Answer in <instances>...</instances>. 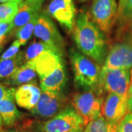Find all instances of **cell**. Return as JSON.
Masks as SVG:
<instances>
[{"label":"cell","instance_id":"obj_1","mask_svg":"<svg viewBox=\"0 0 132 132\" xmlns=\"http://www.w3.org/2000/svg\"><path fill=\"white\" fill-rule=\"evenodd\" d=\"M72 37L76 46L83 54L99 65H104L108 52L106 39L103 32L85 11H81L78 14Z\"/></svg>","mask_w":132,"mask_h":132},{"label":"cell","instance_id":"obj_2","mask_svg":"<svg viewBox=\"0 0 132 132\" xmlns=\"http://www.w3.org/2000/svg\"><path fill=\"white\" fill-rule=\"evenodd\" d=\"M62 57L55 51H48L32 60L42 92H62L64 89L67 79Z\"/></svg>","mask_w":132,"mask_h":132},{"label":"cell","instance_id":"obj_3","mask_svg":"<svg viewBox=\"0 0 132 132\" xmlns=\"http://www.w3.org/2000/svg\"><path fill=\"white\" fill-rule=\"evenodd\" d=\"M69 58L76 86L83 90L97 88L101 71L98 64L73 48L69 50Z\"/></svg>","mask_w":132,"mask_h":132},{"label":"cell","instance_id":"obj_4","mask_svg":"<svg viewBox=\"0 0 132 132\" xmlns=\"http://www.w3.org/2000/svg\"><path fill=\"white\" fill-rule=\"evenodd\" d=\"M104 93L98 87L93 90L76 93L72 98V106L83 118L85 125L102 115Z\"/></svg>","mask_w":132,"mask_h":132},{"label":"cell","instance_id":"obj_5","mask_svg":"<svg viewBox=\"0 0 132 132\" xmlns=\"http://www.w3.org/2000/svg\"><path fill=\"white\" fill-rule=\"evenodd\" d=\"M86 125L73 106H68L54 117L40 123L38 132H83Z\"/></svg>","mask_w":132,"mask_h":132},{"label":"cell","instance_id":"obj_6","mask_svg":"<svg viewBox=\"0 0 132 132\" xmlns=\"http://www.w3.org/2000/svg\"><path fill=\"white\" fill-rule=\"evenodd\" d=\"M131 81L130 70L101 68L98 87L104 93L126 95Z\"/></svg>","mask_w":132,"mask_h":132},{"label":"cell","instance_id":"obj_7","mask_svg":"<svg viewBox=\"0 0 132 132\" xmlns=\"http://www.w3.org/2000/svg\"><path fill=\"white\" fill-rule=\"evenodd\" d=\"M118 10L116 0H93L91 19L103 32L109 34L117 20Z\"/></svg>","mask_w":132,"mask_h":132},{"label":"cell","instance_id":"obj_8","mask_svg":"<svg viewBox=\"0 0 132 132\" xmlns=\"http://www.w3.org/2000/svg\"><path fill=\"white\" fill-rule=\"evenodd\" d=\"M68 100L62 91H43L31 113L40 119H51L68 106Z\"/></svg>","mask_w":132,"mask_h":132},{"label":"cell","instance_id":"obj_9","mask_svg":"<svg viewBox=\"0 0 132 132\" xmlns=\"http://www.w3.org/2000/svg\"><path fill=\"white\" fill-rule=\"evenodd\" d=\"M34 35L63 56L65 43L51 18L45 13L38 15Z\"/></svg>","mask_w":132,"mask_h":132},{"label":"cell","instance_id":"obj_10","mask_svg":"<svg viewBox=\"0 0 132 132\" xmlns=\"http://www.w3.org/2000/svg\"><path fill=\"white\" fill-rule=\"evenodd\" d=\"M102 68L131 70L132 68V43H118L109 49Z\"/></svg>","mask_w":132,"mask_h":132},{"label":"cell","instance_id":"obj_11","mask_svg":"<svg viewBox=\"0 0 132 132\" xmlns=\"http://www.w3.org/2000/svg\"><path fill=\"white\" fill-rule=\"evenodd\" d=\"M48 13L56 19L68 33L73 31L76 21L73 0H52L48 7Z\"/></svg>","mask_w":132,"mask_h":132},{"label":"cell","instance_id":"obj_12","mask_svg":"<svg viewBox=\"0 0 132 132\" xmlns=\"http://www.w3.org/2000/svg\"><path fill=\"white\" fill-rule=\"evenodd\" d=\"M127 112L126 95L108 93L102 106V115L109 123L118 126Z\"/></svg>","mask_w":132,"mask_h":132},{"label":"cell","instance_id":"obj_13","mask_svg":"<svg viewBox=\"0 0 132 132\" xmlns=\"http://www.w3.org/2000/svg\"><path fill=\"white\" fill-rule=\"evenodd\" d=\"M43 0H24L19 6V10L13 21V29L10 34L15 35L19 29L29 23L40 13Z\"/></svg>","mask_w":132,"mask_h":132},{"label":"cell","instance_id":"obj_14","mask_svg":"<svg viewBox=\"0 0 132 132\" xmlns=\"http://www.w3.org/2000/svg\"><path fill=\"white\" fill-rule=\"evenodd\" d=\"M41 93V89L35 82L24 84L15 90V100L19 106L31 111L38 103Z\"/></svg>","mask_w":132,"mask_h":132},{"label":"cell","instance_id":"obj_15","mask_svg":"<svg viewBox=\"0 0 132 132\" xmlns=\"http://www.w3.org/2000/svg\"><path fill=\"white\" fill-rule=\"evenodd\" d=\"M15 89L10 88L9 95L0 100V115L3 123L7 127H11L18 121L21 117V112L15 104Z\"/></svg>","mask_w":132,"mask_h":132},{"label":"cell","instance_id":"obj_16","mask_svg":"<svg viewBox=\"0 0 132 132\" xmlns=\"http://www.w3.org/2000/svg\"><path fill=\"white\" fill-rule=\"evenodd\" d=\"M38 73L32 61L24 63L19 68L9 79H6V84L10 86H19L28 83H34Z\"/></svg>","mask_w":132,"mask_h":132},{"label":"cell","instance_id":"obj_17","mask_svg":"<svg viewBox=\"0 0 132 132\" xmlns=\"http://www.w3.org/2000/svg\"><path fill=\"white\" fill-rule=\"evenodd\" d=\"M24 63L23 52L9 59H0V79H9Z\"/></svg>","mask_w":132,"mask_h":132},{"label":"cell","instance_id":"obj_18","mask_svg":"<svg viewBox=\"0 0 132 132\" xmlns=\"http://www.w3.org/2000/svg\"><path fill=\"white\" fill-rule=\"evenodd\" d=\"M117 128L118 126L109 123L101 115L89 122L83 132H117Z\"/></svg>","mask_w":132,"mask_h":132},{"label":"cell","instance_id":"obj_19","mask_svg":"<svg viewBox=\"0 0 132 132\" xmlns=\"http://www.w3.org/2000/svg\"><path fill=\"white\" fill-rule=\"evenodd\" d=\"M48 51H55V52H57L55 49H54L49 45H48L47 43L43 42V41L42 42L32 43L24 53V58L25 63L28 62L32 61L34 60H35L40 54H42V53L45 52H48Z\"/></svg>","mask_w":132,"mask_h":132},{"label":"cell","instance_id":"obj_20","mask_svg":"<svg viewBox=\"0 0 132 132\" xmlns=\"http://www.w3.org/2000/svg\"><path fill=\"white\" fill-rule=\"evenodd\" d=\"M117 20L121 24L132 22V0H119Z\"/></svg>","mask_w":132,"mask_h":132},{"label":"cell","instance_id":"obj_21","mask_svg":"<svg viewBox=\"0 0 132 132\" xmlns=\"http://www.w3.org/2000/svg\"><path fill=\"white\" fill-rule=\"evenodd\" d=\"M21 4L15 2H7L0 5V22H12L16 15Z\"/></svg>","mask_w":132,"mask_h":132},{"label":"cell","instance_id":"obj_22","mask_svg":"<svg viewBox=\"0 0 132 132\" xmlns=\"http://www.w3.org/2000/svg\"><path fill=\"white\" fill-rule=\"evenodd\" d=\"M39 14L35 15L29 23H27L26 25H24V27H22L21 28L19 29L15 34L16 40H19L22 46L25 45L27 43V41L30 39L32 34L34 33L35 27V24L37 23V20H38Z\"/></svg>","mask_w":132,"mask_h":132},{"label":"cell","instance_id":"obj_23","mask_svg":"<svg viewBox=\"0 0 132 132\" xmlns=\"http://www.w3.org/2000/svg\"><path fill=\"white\" fill-rule=\"evenodd\" d=\"M117 132H132V113L128 112L118 124Z\"/></svg>","mask_w":132,"mask_h":132},{"label":"cell","instance_id":"obj_24","mask_svg":"<svg viewBox=\"0 0 132 132\" xmlns=\"http://www.w3.org/2000/svg\"><path fill=\"white\" fill-rule=\"evenodd\" d=\"M21 43L19 40H15L6 51L0 57V59H9L15 57L19 53V49L21 46Z\"/></svg>","mask_w":132,"mask_h":132},{"label":"cell","instance_id":"obj_25","mask_svg":"<svg viewBox=\"0 0 132 132\" xmlns=\"http://www.w3.org/2000/svg\"><path fill=\"white\" fill-rule=\"evenodd\" d=\"M13 29V21H1L0 22V36H4L7 34L10 33Z\"/></svg>","mask_w":132,"mask_h":132},{"label":"cell","instance_id":"obj_26","mask_svg":"<svg viewBox=\"0 0 132 132\" xmlns=\"http://www.w3.org/2000/svg\"><path fill=\"white\" fill-rule=\"evenodd\" d=\"M126 97H127L128 112L132 113V81H131V85L128 87Z\"/></svg>","mask_w":132,"mask_h":132},{"label":"cell","instance_id":"obj_27","mask_svg":"<svg viewBox=\"0 0 132 132\" xmlns=\"http://www.w3.org/2000/svg\"><path fill=\"white\" fill-rule=\"evenodd\" d=\"M10 91V88L6 89L5 86L0 83V100L7 97L9 95Z\"/></svg>","mask_w":132,"mask_h":132},{"label":"cell","instance_id":"obj_28","mask_svg":"<svg viewBox=\"0 0 132 132\" xmlns=\"http://www.w3.org/2000/svg\"><path fill=\"white\" fill-rule=\"evenodd\" d=\"M6 39H7V35L0 36V51L2 50V48L3 47L4 44L6 42Z\"/></svg>","mask_w":132,"mask_h":132},{"label":"cell","instance_id":"obj_29","mask_svg":"<svg viewBox=\"0 0 132 132\" xmlns=\"http://www.w3.org/2000/svg\"><path fill=\"white\" fill-rule=\"evenodd\" d=\"M23 1L24 0H8V2H18L19 4H21Z\"/></svg>","mask_w":132,"mask_h":132},{"label":"cell","instance_id":"obj_30","mask_svg":"<svg viewBox=\"0 0 132 132\" xmlns=\"http://www.w3.org/2000/svg\"><path fill=\"white\" fill-rule=\"evenodd\" d=\"M2 125H3V120H2V118L1 117V115H0V131L2 128Z\"/></svg>","mask_w":132,"mask_h":132},{"label":"cell","instance_id":"obj_31","mask_svg":"<svg viewBox=\"0 0 132 132\" xmlns=\"http://www.w3.org/2000/svg\"><path fill=\"white\" fill-rule=\"evenodd\" d=\"M2 132H20L19 131H16V130H7V131H4Z\"/></svg>","mask_w":132,"mask_h":132},{"label":"cell","instance_id":"obj_32","mask_svg":"<svg viewBox=\"0 0 132 132\" xmlns=\"http://www.w3.org/2000/svg\"><path fill=\"white\" fill-rule=\"evenodd\" d=\"M8 2V0H0V3H5Z\"/></svg>","mask_w":132,"mask_h":132},{"label":"cell","instance_id":"obj_33","mask_svg":"<svg viewBox=\"0 0 132 132\" xmlns=\"http://www.w3.org/2000/svg\"><path fill=\"white\" fill-rule=\"evenodd\" d=\"M80 2H86V1H87V0H79Z\"/></svg>","mask_w":132,"mask_h":132},{"label":"cell","instance_id":"obj_34","mask_svg":"<svg viewBox=\"0 0 132 132\" xmlns=\"http://www.w3.org/2000/svg\"><path fill=\"white\" fill-rule=\"evenodd\" d=\"M131 81H132V71H131Z\"/></svg>","mask_w":132,"mask_h":132},{"label":"cell","instance_id":"obj_35","mask_svg":"<svg viewBox=\"0 0 132 132\" xmlns=\"http://www.w3.org/2000/svg\"><path fill=\"white\" fill-rule=\"evenodd\" d=\"M39 1H40V0H39Z\"/></svg>","mask_w":132,"mask_h":132}]
</instances>
